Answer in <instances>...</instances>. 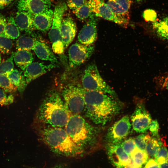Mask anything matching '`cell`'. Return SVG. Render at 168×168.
I'll list each match as a JSON object with an SVG mask.
<instances>
[{
    "label": "cell",
    "mask_w": 168,
    "mask_h": 168,
    "mask_svg": "<svg viewBox=\"0 0 168 168\" xmlns=\"http://www.w3.org/2000/svg\"><path fill=\"white\" fill-rule=\"evenodd\" d=\"M84 89L85 115L94 124L105 125L121 110L122 105L116 98L101 91Z\"/></svg>",
    "instance_id": "6da1fadb"
},
{
    "label": "cell",
    "mask_w": 168,
    "mask_h": 168,
    "mask_svg": "<svg viewBox=\"0 0 168 168\" xmlns=\"http://www.w3.org/2000/svg\"><path fill=\"white\" fill-rule=\"evenodd\" d=\"M71 115L61 96L57 91H52L41 104L37 118L44 126L63 128Z\"/></svg>",
    "instance_id": "7a4b0ae2"
},
{
    "label": "cell",
    "mask_w": 168,
    "mask_h": 168,
    "mask_svg": "<svg viewBox=\"0 0 168 168\" xmlns=\"http://www.w3.org/2000/svg\"><path fill=\"white\" fill-rule=\"evenodd\" d=\"M42 141L53 152L67 157H76L84 151L72 140L65 128L44 126L40 128Z\"/></svg>",
    "instance_id": "3957f363"
},
{
    "label": "cell",
    "mask_w": 168,
    "mask_h": 168,
    "mask_svg": "<svg viewBox=\"0 0 168 168\" xmlns=\"http://www.w3.org/2000/svg\"><path fill=\"white\" fill-rule=\"evenodd\" d=\"M65 129L73 141L84 151L97 142L99 131L80 114H71Z\"/></svg>",
    "instance_id": "277c9868"
},
{
    "label": "cell",
    "mask_w": 168,
    "mask_h": 168,
    "mask_svg": "<svg viewBox=\"0 0 168 168\" xmlns=\"http://www.w3.org/2000/svg\"><path fill=\"white\" fill-rule=\"evenodd\" d=\"M82 87L87 90L101 91L116 98L117 94L101 76L96 65L94 63L85 68L82 79Z\"/></svg>",
    "instance_id": "5b68a950"
},
{
    "label": "cell",
    "mask_w": 168,
    "mask_h": 168,
    "mask_svg": "<svg viewBox=\"0 0 168 168\" xmlns=\"http://www.w3.org/2000/svg\"><path fill=\"white\" fill-rule=\"evenodd\" d=\"M67 8V4L64 2H59L55 6L52 24L49 33L53 51L58 54H63L64 50L61 40L60 30L63 15Z\"/></svg>",
    "instance_id": "8992f818"
},
{
    "label": "cell",
    "mask_w": 168,
    "mask_h": 168,
    "mask_svg": "<svg viewBox=\"0 0 168 168\" xmlns=\"http://www.w3.org/2000/svg\"><path fill=\"white\" fill-rule=\"evenodd\" d=\"M84 90L82 87L73 84L68 85L63 89L61 97L71 114H80L84 111Z\"/></svg>",
    "instance_id": "52a82bcc"
},
{
    "label": "cell",
    "mask_w": 168,
    "mask_h": 168,
    "mask_svg": "<svg viewBox=\"0 0 168 168\" xmlns=\"http://www.w3.org/2000/svg\"><path fill=\"white\" fill-rule=\"evenodd\" d=\"M131 127L129 116L126 115L109 128L105 139L109 144L120 143L128 136Z\"/></svg>",
    "instance_id": "ba28073f"
},
{
    "label": "cell",
    "mask_w": 168,
    "mask_h": 168,
    "mask_svg": "<svg viewBox=\"0 0 168 168\" xmlns=\"http://www.w3.org/2000/svg\"><path fill=\"white\" fill-rule=\"evenodd\" d=\"M93 44L86 45L76 43L72 44L68 50L69 63L71 68H75L84 63L94 51Z\"/></svg>",
    "instance_id": "9c48e42d"
},
{
    "label": "cell",
    "mask_w": 168,
    "mask_h": 168,
    "mask_svg": "<svg viewBox=\"0 0 168 168\" xmlns=\"http://www.w3.org/2000/svg\"><path fill=\"white\" fill-rule=\"evenodd\" d=\"M131 119L133 130L140 133L147 132L152 121L150 114L142 104L137 105Z\"/></svg>",
    "instance_id": "30bf717a"
},
{
    "label": "cell",
    "mask_w": 168,
    "mask_h": 168,
    "mask_svg": "<svg viewBox=\"0 0 168 168\" xmlns=\"http://www.w3.org/2000/svg\"><path fill=\"white\" fill-rule=\"evenodd\" d=\"M107 152L110 161L116 168H124L131 162L130 156L124 151L120 142L109 144Z\"/></svg>",
    "instance_id": "8fae6325"
},
{
    "label": "cell",
    "mask_w": 168,
    "mask_h": 168,
    "mask_svg": "<svg viewBox=\"0 0 168 168\" xmlns=\"http://www.w3.org/2000/svg\"><path fill=\"white\" fill-rule=\"evenodd\" d=\"M51 0H19L17 4L18 11H25L33 15L51 8Z\"/></svg>",
    "instance_id": "7c38bea8"
},
{
    "label": "cell",
    "mask_w": 168,
    "mask_h": 168,
    "mask_svg": "<svg viewBox=\"0 0 168 168\" xmlns=\"http://www.w3.org/2000/svg\"><path fill=\"white\" fill-rule=\"evenodd\" d=\"M97 37L96 20L92 16L80 31L78 39L80 43L90 45L93 44L96 40Z\"/></svg>",
    "instance_id": "4fadbf2b"
},
{
    "label": "cell",
    "mask_w": 168,
    "mask_h": 168,
    "mask_svg": "<svg viewBox=\"0 0 168 168\" xmlns=\"http://www.w3.org/2000/svg\"><path fill=\"white\" fill-rule=\"evenodd\" d=\"M57 67L56 63L45 65L42 63L34 62L29 64L25 69L24 76L28 84L31 81Z\"/></svg>",
    "instance_id": "5bb4252c"
},
{
    "label": "cell",
    "mask_w": 168,
    "mask_h": 168,
    "mask_svg": "<svg viewBox=\"0 0 168 168\" xmlns=\"http://www.w3.org/2000/svg\"><path fill=\"white\" fill-rule=\"evenodd\" d=\"M60 31L61 40L65 49L73 41L77 33L76 25L72 18L69 16L63 18Z\"/></svg>",
    "instance_id": "9a60e30c"
},
{
    "label": "cell",
    "mask_w": 168,
    "mask_h": 168,
    "mask_svg": "<svg viewBox=\"0 0 168 168\" xmlns=\"http://www.w3.org/2000/svg\"><path fill=\"white\" fill-rule=\"evenodd\" d=\"M90 1L92 12L96 16L113 21L122 26L120 21L109 7L102 0H90Z\"/></svg>",
    "instance_id": "2e32d148"
},
{
    "label": "cell",
    "mask_w": 168,
    "mask_h": 168,
    "mask_svg": "<svg viewBox=\"0 0 168 168\" xmlns=\"http://www.w3.org/2000/svg\"><path fill=\"white\" fill-rule=\"evenodd\" d=\"M53 16L54 10L51 8L34 15L33 28L44 32L48 31L52 24Z\"/></svg>",
    "instance_id": "e0dca14e"
},
{
    "label": "cell",
    "mask_w": 168,
    "mask_h": 168,
    "mask_svg": "<svg viewBox=\"0 0 168 168\" xmlns=\"http://www.w3.org/2000/svg\"><path fill=\"white\" fill-rule=\"evenodd\" d=\"M33 50L40 59L52 63H58L56 57L50 48L44 42L36 40Z\"/></svg>",
    "instance_id": "ac0fdd59"
},
{
    "label": "cell",
    "mask_w": 168,
    "mask_h": 168,
    "mask_svg": "<svg viewBox=\"0 0 168 168\" xmlns=\"http://www.w3.org/2000/svg\"><path fill=\"white\" fill-rule=\"evenodd\" d=\"M110 8L119 20L122 26L126 27L129 22L130 15L128 11H125L114 0H102Z\"/></svg>",
    "instance_id": "d6986e66"
},
{
    "label": "cell",
    "mask_w": 168,
    "mask_h": 168,
    "mask_svg": "<svg viewBox=\"0 0 168 168\" xmlns=\"http://www.w3.org/2000/svg\"><path fill=\"white\" fill-rule=\"evenodd\" d=\"M33 16L27 12L18 11L16 13L15 20L19 30L28 32L33 29Z\"/></svg>",
    "instance_id": "ffe728a7"
},
{
    "label": "cell",
    "mask_w": 168,
    "mask_h": 168,
    "mask_svg": "<svg viewBox=\"0 0 168 168\" xmlns=\"http://www.w3.org/2000/svg\"><path fill=\"white\" fill-rule=\"evenodd\" d=\"M14 59L16 65L24 70L27 66L34 60L33 54L30 51L18 50L14 53Z\"/></svg>",
    "instance_id": "44dd1931"
},
{
    "label": "cell",
    "mask_w": 168,
    "mask_h": 168,
    "mask_svg": "<svg viewBox=\"0 0 168 168\" xmlns=\"http://www.w3.org/2000/svg\"><path fill=\"white\" fill-rule=\"evenodd\" d=\"M131 161L129 164L132 168H139L142 167L148 160V156L146 151L142 150L137 147L131 153Z\"/></svg>",
    "instance_id": "7402d4cb"
},
{
    "label": "cell",
    "mask_w": 168,
    "mask_h": 168,
    "mask_svg": "<svg viewBox=\"0 0 168 168\" xmlns=\"http://www.w3.org/2000/svg\"><path fill=\"white\" fill-rule=\"evenodd\" d=\"M153 27L157 36L168 41V16L159 21L153 22Z\"/></svg>",
    "instance_id": "603a6c76"
},
{
    "label": "cell",
    "mask_w": 168,
    "mask_h": 168,
    "mask_svg": "<svg viewBox=\"0 0 168 168\" xmlns=\"http://www.w3.org/2000/svg\"><path fill=\"white\" fill-rule=\"evenodd\" d=\"M19 30L15 19L13 16H10L7 21L4 35L10 39H16L20 35Z\"/></svg>",
    "instance_id": "cb8c5ba5"
},
{
    "label": "cell",
    "mask_w": 168,
    "mask_h": 168,
    "mask_svg": "<svg viewBox=\"0 0 168 168\" xmlns=\"http://www.w3.org/2000/svg\"><path fill=\"white\" fill-rule=\"evenodd\" d=\"M36 40L26 35L21 36L16 42V49L18 50L30 51L33 50Z\"/></svg>",
    "instance_id": "d4e9b609"
},
{
    "label": "cell",
    "mask_w": 168,
    "mask_h": 168,
    "mask_svg": "<svg viewBox=\"0 0 168 168\" xmlns=\"http://www.w3.org/2000/svg\"><path fill=\"white\" fill-rule=\"evenodd\" d=\"M162 145V142L159 139L147 135L146 152L148 156L154 157L157 151Z\"/></svg>",
    "instance_id": "484cf974"
},
{
    "label": "cell",
    "mask_w": 168,
    "mask_h": 168,
    "mask_svg": "<svg viewBox=\"0 0 168 168\" xmlns=\"http://www.w3.org/2000/svg\"><path fill=\"white\" fill-rule=\"evenodd\" d=\"M73 12L78 19L81 20H86L92 16L93 13L91 6L90 0L79 7L73 10Z\"/></svg>",
    "instance_id": "4316f807"
},
{
    "label": "cell",
    "mask_w": 168,
    "mask_h": 168,
    "mask_svg": "<svg viewBox=\"0 0 168 168\" xmlns=\"http://www.w3.org/2000/svg\"><path fill=\"white\" fill-rule=\"evenodd\" d=\"M14 53L12 52L11 56L0 64V74L8 75L13 70V59Z\"/></svg>",
    "instance_id": "83f0119b"
},
{
    "label": "cell",
    "mask_w": 168,
    "mask_h": 168,
    "mask_svg": "<svg viewBox=\"0 0 168 168\" xmlns=\"http://www.w3.org/2000/svg\"><path fill=\"white\" fill-rule=\"evenodd\" d=\"M0 87L5 92L10 93L15 92L17 89L7 76L2 74H0Z\"/></svg>",
    "instance_id": "f1b7e54d"
},
{
    "label": "cell",
    "mask_w": 168,
    "mask_h": 168,
    "mask_svg": "<svg viewBox=\"0 0 168 168\" xmlns=\"http://www.w3.org/2000/svg\"><path fill=\"white\" fill-rule=\"evenodd\" d=\"M13 45L12 41L4 34L0 35V52L3 54L9 53Z\"/></svg>",
    "instance_id": "f546056e"
},
{
    "label": "cell",
    "mask_w": 168,
    "mask_h": 168,
    "mask_svg": "<svg viewBox=\"0 0 168 168\" xmlns=\"http://www.w3.org/2000/svg\"><path fill=\"white\" fill-rule=\"evenodd\" d=\"M121 146L124 151L129 156L136 147L134 139L132 138L124 141L121 143Z\"/></svg>",
    "instance_id": "4dcf8cb0"
},
{
    "label": "cell",
    "mask_w": 168,
    "mask_h": 168,
    "mask_svg": "<svg viewBox=\"0 0 168 168\" xmlns=\"http://www.w3.org/2000/svg\"><path fill=\"white\" fill-rule=\"evenodd\" d=\"M21 72L16 69H13L7 76L12 83L17 87L20 83Z\"/></svg>",
    "instance_id": "1f68e13d"
},
{
    "label": "cell",
    "mask_w": 168,
    "mask_h": 168,
    "mask_svg": "<svg viewBox=\"0 0 168 168\" xmlns=\"http://www.w3.org/2000/svg\"><path fill=\"white\" fill-rule=\"evenodd\" d=\"M134 139L136 147L142 150L146 151L147 135L141 134L136 136Z\"/></svg>",
    "instance_id": "d6a6232c"
},
{
    "label": "cell",
    "mask_w": 168,
    "mask_h": 168,
    "mask_svg": "<svg viewBox=\"0 0 168 168\" xmlns=\"http://www.w3.org/2000/svg\"><path fill=\"white\" fill-rule=\"evenodd\" d=\"M3 89L0 88V105L3 106L12 103L14 100V97L12 95L7 96Z\"/></svg>",
    "instance_id": "836d02e7"
},
{
    "label": "cell",
    "mask_w": 168,
    "mask_h": 168,
    "mask_svg": "<svg viewBox=\"0 0 168 168\" xmlns=\"http://www.w3.org/2000/svg\"><path fill=\"white\" fill-rule=\"evenodd\" d=\"M154 157L157 161L168 159V151L166 147L162 145L161 147Z\"/></svg>",
    "instance_id": "e575fe53"
},
{
    "label": "cell",
    "mask_w": 168,
    "mask_h": 168,
    "mask_svg": "<svg viewBox=\"0 0 168 168\" xmlns=\"http://www.w3.org/2000/svg\"><path fill=\"white\" fill-rule=\"evenodd\" d=\"M142 16L146 21L154 22L156 20L157 15L155 10L152 9H147L143 12Z\"/></svg>",
    "instance_id": "d590c367"
},
{
    "label": "cell",
    "mask_w": 168,
    "mask_h": 168,
    "mask_svg": "<svg viewBox=\"0 0 168 168\" xmlns=\"http://www.w3.org/2000/svg\"><path fill=\"white\" fill-rule=\"evenodd\" d=\"M87 2L86 0H68L67 6L72 10L81 7Z\"/></svg>",
    "instance_id": "8d00e7d4"
},
{
    "label": "cell",
    "mask_w": 168,
    "mask_h": 168,
    "mask_svg": "<svg viewBox=\"0 0 168 168\" xmlns=\"http://www.w3.org/2000/svg\"><path fill=\"white\" fill-rule=\"evenodd\" d=\"M159 128V124L157 120L156 119L152 121L149 125L148 129L154 136H157Z\"/></svg>",
    "instance_id": "74e56055"
},
{
    "label": "cell",
    "mask_w": 168,
    "mask_h": 168,
    "mask_svg": "<svg viewBox=\"0 0 168 168\" xmlns=\"http://www.w3.org/2000/svg\"><path fill=\"white\" fill-rule=\"evenodd\" d=\"M125 11H128L130 9L132 1L131 0H114Z\"/></svg>",
    "instance_id": "f35d334b"
},
{
    "label": "cell",
    "mask_w": 168,
    "mask_h": 168,
    "mask_svg": "<svg viewBox=\"0 0 168 168\" xmlns=\"http://www.w3.org/2000/svg\"><path fill=\"white\" fill-rule=\"evenodd\" d=\"M144 168H159L157 161L155 159L150 158L146 163Z\"/></svg>",
    "instance_id": "ab89813d"
},
{
    "label": "cell",
    "mask_w": 168,
    "mask_h": 168,
    "mask_svg": "<svg viewBox=\"0 0 168 168\" xmlns=\"http://www.w3.org/2000/svg\"><path fill=\"white\" fill-rule=\"evenodd\" d=\"M7 20L4 16L0 14V35L4 34Z\"/></svg>",
    "instance_id": "60d3db41"
},
{
    "label": "cell",
    "mask_w": 168,
    "mask_h": 168,
    "mask_svg": "<svg viewBox=\"0 0 168 168\" xmlns=\"http://www.w3.org/2000/svg\"><path fill=\"white\" fill-rule=\"evenodd\" d=\"M27 85L24 76L22 75L20 83L17 87L20 93H22L23 92Z\"/></svg>",
    "instance_id": "b9f144b4"
},
{
    "label": "cell",
    "mask_w": 168,
    "mask_h": 168,
    "mask_svg": "<svg viewBox=\"0 0 168 168\" xmlns=\"http://www.w3.org/2000/svg\"><path fill=\"white\" fill-rule=\"evenodd\" d=\"M14 0H0V9L7 7Z\"/></svg>",
    "instance_id": "7bdbcfd3"
},
{
    "label": "cell",
    "mask_w": 168,
    "mask_h": 168,
    "mask_svg": "<svg viewBox=\"0 0 168 168\" xmlns=\"http://www.w3.org/2000/svg\"><path fill=\"white\" fill-rule=\"evenodd\" d=\"M157 162L159 168H168V159Z\"/></svg>",
    "instance_id": "ee69618b"
},
{
    "label": "cell",
    "mask_w": 168,
    "mask_h": 168,
    "mask_svg": "<svg viewBox=\"0 0 168 168\" xmlns=\"http://www.w3.org/2000/svg\"><path fill=\"white\" fill-rule=\"evenodd\" d=\"M163 85L168 90V74L164 77Z\"/></svg>",
    "instance_id": "f6af8a7d"
},
{
    "label": "cell",
    "mask_w": 168,
    "mask_h": 168,
    "mask_svg": "<svg viewBox=\"0 0 168 168\" xmlns=\"http://www.w3.org/2000/svg\"><path fill=\"white\" fill-rule=\"evenodd\" d=\"M51 168H65V166L62 165H59Z\"/></svg>",
    "instance_id": "bcb514c9"
},
{
    "label": "cell",
    "mask_w": 168,
    "mask_h": 168,
    "mask_svg": "<svg viewBox=\"0 0 168 168\" xmlns=\"http://www.w3.org/2000/svg\"><path fill=\"white\" fill-rule=\"evenodd\" d=\"M124 168H132L130 167L128 165V166H126ZM142 168V167H140V168Z\"/></svg>",
    "instance_id": "7dc6e473"
},
{
    "label": "cell",
    "mask_w": 168,
    "mask_h": 168,
    "mask_svg": "<svg viewBox=\"0 0 168 168\" xmlns=\"http://www.w3.org/2000/svg\"><path fill=\"white\" fill-rule=\"evenodd\" d=\"M136 1H137V2H141V1H142L143 0H135Z\"/></svg>",
    "instance_id": "c3c4849f"
},
{
    "label": "cell",
    "mask_w": 168,
    "mask_h": 168,
    "mask_svg": "<svg viewBox=\"0 0 168 168\" xmlns=\"http://www.w3.org/2000/svg\"><path fill=\"white\" fill-rule=\"evenodd\" d=\"M1 55L0 54V63L1 62Z\"/></svg>",
    "instance_id": "681fc988"
}]
</instances>
